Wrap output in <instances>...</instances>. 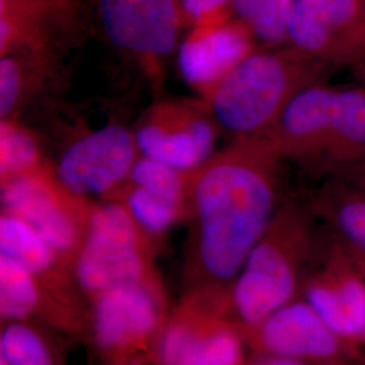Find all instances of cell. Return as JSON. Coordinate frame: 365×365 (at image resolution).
<instances>
[{
	"instance_id": "cell-6",
	"label": "cell",
	"mask_w": 365,
	"mask_h": 365,
	"mask_svg": "<svg viewBox=\"0 0 365 365\" xmlns=\"http://www.w3.org/2000/svg\"><path fill=\"white\" fill-rule=\"evenodd\" d=\"M168 318L164 287L156 277L92 298L88 330L105 365L152 364Z\"/></svg>"
},
{
	"instance_id": "cell-15",
	"label": "cell",
	"mask_w": 365,
	"mask_h": 365,
	"mask_svg": "<svg viewBox=\"0 0 365 365\" xmlns=\"http://www.w3.org/2000/svg\"><path fill=\"white\" fill-rule=\"evenodd\" d=\"M259 354L295 359L307 364H329L349 354L307 300L295 299L245 333Z\"/></svg>"
},
{
	"instance_id": "cell-9",
	"label": "cell",
	"mask_w": 365,
	"mask_h": 365,
	"mask_svg": "<svg viewBox=\"0 0 365 365\" xmlns=\"http://www.w3.org/2000/svg\"><path fill=\"white\" fill-rule=\"evenodd\" d=\"M106 38L160 80L163 63L180 46L187 29L179 0H96Z\"/></svg>"
},
{
	"instance_id": "cell-21",
	"label": "cell",
	"mask_w": 365,
	"mask_h": 365,
	"mask_svg": "<svg viewBox=\"0 0 365 365\" xmlns=\"http://www.w3.org/2000/svg\"><path fill=\"white\" fill-rule=\"evenodd\" d=\"M64 52L22 49L0 57V120L19 119L21 113L60 73Z\"/></svg>"
},
{
	"instance_id": "cell-22",
	"label": "cell",
	"mask_w": 365,
	"mask_h": 365,
	"mask_svg": "<svg viewBox=\"0 0 365 365\" xmlns=\"http://www.w3.org/2000/svg\"><path fill=\"white\" fill-rule=\"evenodd\" d=\"M51 165L39 145L38 135L19 119L0 120V182Z\"/></svg>"
},
{
	"instance_id": "cell-3",
	"label": "cell",
	"mask_w": 365,
	"mask_h": 365,
	"mask_svg": "<svg viewBox=\"0 0 365 365\" xmlns=\"http://www.w3.org/2000/svg\"><path fill=\"white\" fill-rule=\"evenodd\" d=\"M313 217L310 206L297 202L279 207L227 289L230 312L244 334L303 291L315 247Z\"/></svg>"
},
{
	"instance_id": "cell-17",
	"label": "cell",
	"mask_w": 365,
	"mask_h": 365,
	"mask_svg": "<svg viewBox=\"0 0 365 365\" xmlns=\"http://www.w3.org/2000/svg\"><path fill=\"white\" fill-rule=\"evenodd\" d=\"M188 173L141 156L126 184L110 202H120L157 242L175 223L185 220Z\"/></svg>"
},
{
	"instance_id": "cell-26",
	"label": "cell",
	"mask_w": 365,
	"mask_h": 365,
	"mask_svg": "<svg viewBox=\"0 0 365 365\" xmlns=\"http://www.w3.org/2000/svg\"><path fill=\"white\" fill-rule=\"evenodd\" d=\"M245 365H310L303 363L295 359H288L282 356H272V354H259V357Z\"/></svg>"
},
{
	"instance_id": "cell-11",
	"label": "cell",
	"mask_w": 365,
	"mask_h": 365,
	"mask_svg": "<svg viewBox=\"0 0 365 365\" xmlns=\"http://www.w3.org/2000/svg\"><path fill=\"white\" fill-rule=\"evenodd\" d=\"M288 45L330 71L365 73V0H294Z\"/></svg>"
},
{
	"instance_id": "cell-23",
	"label": "cell",
	"mask_w": 365,
	"mask_h": 365,
	"mask_svg": "<svg viewBox=\"0 0 365 365\" xmlns=\"http://www.w3.org/2000/svg\"><path fill=\"white\" fill-rule=\"evenodd\" d=\"M294 0H232V13L256 39L277 46L288 42Z\"/></svg>"
},
{
	"instance_id": "cell-2",
	"label": "cell",
	"mask_w": 365,
	"mask_h": 365,
	"mask_svg": "<svg viewBox=\"0 0 365 365\" xmlns=\"http://www.w3.org/2000/svg\"><path fill=\"white\" fill-rule=\"evenodd\" d=\"M259 135L282 160L321 176L365 161V91L312 86Z\"/></svg>"
},
{
	"instance_id": "cell-16",
	"label": "cell",
	"mask_w": 365,
	"mask_h": 365,
	"mask_svg": "<svg viewBox=\"0 0 365 365\" xmlns=\"http://www.w3.org/2000/svg\"><path fill=\"white\" fill-rule=\"evenodd\" d=\"M255 37L235 15L190 29L178 49L182 80L205 99L255 49Z\"/></svg>"
},
{
	"instance_id": "cell-19",
	"label": "cell",
	"mask_w": 365,
	"mask_h": 365,
	"mask_svg": "<svg viewBox=\"0 0 365 365\" xmlns=\"http://www.w3.org/2000/svg\"><path fill=\"white\" fill-rule=\"evenodd\" d=\"M310 207L339 244L365 255V161L327 175Z\"/></svg>"
},
{
	"instance_id": "cell-1",
	"label": "cell",
	"mask_w": 365,
	"mask_h": 365,
	"mask_svg": "<svg viewBox=\"0 0 365 365\" xmlns=\"http://www.w3.org/2000/svg\"><path fill=\"white\" fill-rule=\"evenodd\" d=\"M282 158L261 135L235 137L188 173L185 272L191 287L229 288L274 218Z\"/></svg>"
},
{
	"instance_id": "cell-5",
	"label": "cell",
	"mask_w": 365,
	"mask_h": 365,
	"mask_svg": "<svg viewBox=\"0 0 365 365\" xmlns=\"http://www.w3.org/2000/svg\"><path fill=\"white\" fill-rule=\"evenodd\" d=\"M156 249V241L120 202L95 203L73 267L81 294L90 303L111 288L160 277L155 264Z\"/></svg>"
},
{
	"instance_id": "cell-10",
	"label": "cell",
	"mask_w": 365,
	"mask_h": 365,
	"mask_svg": "<svg viewBox=\"0 0 365 365\" xmlns=\"http://www.w3.org/2000/svg\"><path fill=\"white\" fill-rule=\"evenodd\" d=\"M218 128L203 99L180 98L150 106L137 120L133 133L141 156L190 170L215 153Z\"/></svg>"
},
{
	"instance_id": "cell-12",
	"label": "cell",
	"mask_w": 365,
	"mask_h": 365,
	"mask_svg": "<svg viewBox=\"0 0 365 365\" xmlns=\"http://www.w3.org/2000/svg\"><path fill=\"white\" fill-rule=\"evenodd\" d=\"M140 157L133 129L111 123L66 145L54 170L72 192L110 202L126 184Z\"/></svg>"
},
{
	"instance_id": "cell-13",
	"label": "cell",
	"mask_w": 365,
	"mask_h": 365,
	"mask_svg": "<svg viewBox=\"0 0 365 365\" xmlns=\"http://www.w3.org/2000/svg\"><path fill=\"white\" fill-rule=\"evenodd\" d=\"M307 300L351 356L365 353V274L336 242L303 287Z\"/></svg>"
},
{
	"instance_id": "cell-8",
	"label": "cell",
	"mask_w": 365,
	"mask_h": 365,
	"mask_svg": "<svg viewBox=\"0 0 365 365\" xmlns=\"http://www.w3.org/2000/svg\"><path fill=\"white\" fill-rule=\"evenodd\" d=\"M0 187L1 210L25 220L75 267L95 202L66 188L52 165L0 182Z\"/></svg>"
},
{
	"instance_id": "cell-25",
	"label": "cell",
	"mask_w": 365,
	"mask_h": 365,
	"mask_svg": "<svg viewBox=\"0 0 365 365\" xmlns=\"http://www.w3.org/2000/svg\"><path fill=\"white\" fill-rule=\"evenodd\" d=\"M187 30L233 15L232 0H179Z\"/></svg>"
},
{
	"instance_id": "cell-18",
	"label": "cell",
	"mask_w": 365,
	"mask_h": 365,
	"mask_svg": "<svg viewBox=\"0 0 365 365\" xmlns=\"http://www.w3.org/2000/svg\"><path fill=\"white\" fill-rule=\"evenodd\" d=\"M0 256L26 268L63 307L90 324L73 267L33 226L7 210L0 215Z\"/></svg>"
},
{
	"instance_id": "cell-4",
	"label": "cell",
	"mask_w": 365,
	"mask_h": 365,
	"mask_svg": "<svg viewBox=\"0 0 365 365\" xmlns=\"http://www.w3.org/2000/svg\"><path fill=\"white\" fill-rule=\"evenodd\" d=\"M330 69L294 46L253 52L203 99L223 129L235 137L274 126L299 92L321 84Z\"/></svg>"
},
{
	"instance_id": "cell-7",
	"label": "cell",
	"mask_w": 365,
	"mask_h": 365,
	"mask_svg": "<svg viewBox=\"0 0 365 365\" xmlns=\"http://www.w3.org/2000/svg\"><path fill=\"white\" fill-rule=\"evenodd\" d=\"M247 339L227 288H192L170 314L155 365H245Z\"/></svg>"
},
{
	"instance_id": "cell-24",
	"label": "cell",
	"mask_w": 365,
	"mask_h": 365,
	"mask_svg": "<svg viewBox=\"0 0 365 365\" xmlns=\"http://www.w3.org/2000/svg\"><path fill=\"white\" fill-rule=\"evenodd\" d=\"M0 365H57V360L37 327L27 321H11L1 329Z\"/></svg>"
},
{
	"instance_id": "cell-14",
	"label": "cell",
	"mask_w": 365,
	"mask_h": 365,
	"mask_svg": "<svg viewBox=\"0 0 365 365\" xmlns=\"http://www.w3.org/2000/svg\"><path fill=\"white\" fill-rule=\"evenodd\" d=\"M84 0H0V57L22 49L66 52L86 30Z\"/></svg>"
},
{
	"instance_id": "cell-20",
	"label": "cell",
	"mask_w": 365,
	"mask_h": 365,
	"mask_svg": "<svg viewBox=\"0 0 365 365\" xmlns=\"http://www.w3.org/2000/svg\"><path fill=\"white\" fill-rule=\"evenodd\" d=\"M0 315L3 322L42 318L68 331H87L86 322L68 312L26 268L0 256Z\"/></svg>"
},
{
	"instance_id": "cell-27",
	"label": "cell",
	"mask_w": 365,
	"mask_h": 365,
	"mask_svg": "<svg viewBox=\"0 0 365 365\" xmlns=\"http://www.w3.org/2000/svg\"><path fill=\"white\" fill-rule=\"evenodd\" d=\"M364 76H365V73H364Z\"/></svg>"
}]
</instances>
